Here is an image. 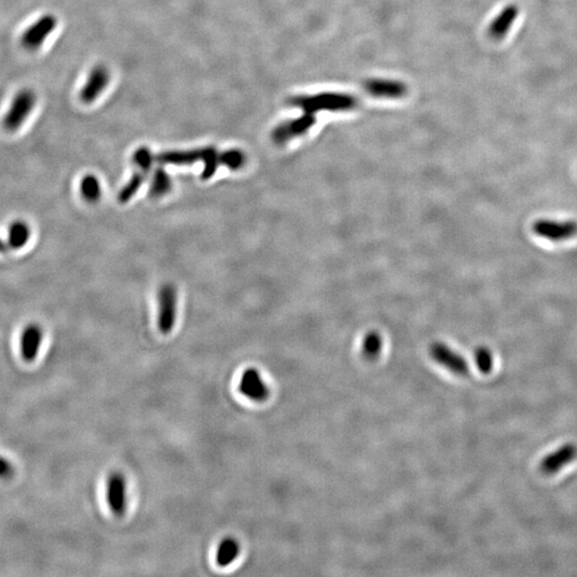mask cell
<instances>
[{
    "label": "cell",
    "instance_id": "1",
    "mask_svg": "<svg viewBox=\"0 0 577 577\" xmlns=\"http://www.w3.org/2000/svg\"><path fill=\"white\" fill-rule=\"evenodd\" d=\"M288 104L298 107L303 113L316 115L320 111H348L356 109L358 99L343 92H321L313 96H297L288 99Z\"/></svg>",
    "mask_w": 577,
    "mask_h": 577
},
{
    "label": "cell",
    "instance_id": "2",
    "mask_svg": "<svg viewBox=\"0 0 577 577\" xmlns=\"http://www.w3.org/2000/svg\"><path fill=\"white\" fill-rule=\"evenodd\" d=\"M155 161L161 165H191L202 161L204 165L201 172L202 180H210L221 165V152L213 146L194 149L186 151H166L155 155Z\"/></svg>",
    "mask_w": 577,
    "mask_h": 577
},
{
    "label": "cell",
    "instance_id": "3",
    "mask_svg": "<svg viewBox=\"0 0 577 577\" xmlns=\"http://www.w3.org/2000/svg\"><path fill=\"white\" fill-rule=\"evenodd\" d=\"M36 96L30 89H23L17 92L11 103L10 109L2 119V126L8 132L19 130L24 122L29 117L36 105Z\"/></svg>",
    "mask_w": 577,
    "mask_h": 577
},
{
    "label": "cell",
    "instance_id": "4",
    "mask_svg": "<svg viewBox=\"0 0 577 577\" xmlns=\"http://www.w3.org/2000/svg\"><path fill=\"white\" fill-rule=\"evenodd\" d=\"M159 314L157 325L159 331L164 335L171 333L178 313V291L172 284H165L159 288L157 294Z\"/></svg>",
    "mask_w": 577,
    "mask_h": 577
},
{
    "label": "cell",
    "instance_id": "5",
    "mask_svg": "<svg viewBox=\"0 0 577 577\" xmlns=\"http://www.w3.org/2000/svg\"><path fill=\"white\" fill-rule=\"evenodd\" d=\"M429 354L433 361L443 366L452 373L460 376H468L471 373L468 363L462 355L452 350L443 342H434L430 346Z\"/></svg>",
    "mask_w": 577,
    "mask_h": 577
},
{
    "label": "cell",
    "instance_id": "6",
    "mask_svg": "<svg viewBox=\"0 0 577 577\" xmlns=\"http://www.w3.org/2000/svg\"><path fill=\"white\" fill-rule=\"evenodd\" d=\"M533 231L540 238L553 242L569 240L577 234V223L573 221H559L553 219H538L533 225Z\"/></svg>",
    "mask_w": 577,
    "mask_h": 577
},
{
    "label": "cell",
    "instance_id": "7",
    "mask_svg": "<svg viewBox=\"0 0 577 577\" xmlns=\"http://www.w3.org/2000/svg\"><path fill=\"white\" fill-rule=\"evenodd\" d=\"M316 124V115L303 113L296 119L288 120L277 126L272 132V141L281 146L305 135Z\"/></svg>",
    "mask_w": 577,
    "mask_h": 577
},
{
    "label": "cell",
    "instance_id": "8",
    "mask_svg": "<svg viewBox=\"0 0 577 577\" xmlns=\"http://www.w3.org/2000/svg\"><path fill=\"white\" fill-rule=\"evenodd\" d=\"M106 499L114 516L120 518L126 514L128 507V484L126 477L119 471H114L107 479Z\"/></svg>",
    "mask_w": 577,
    "mask_h": 577
},
{
    "label": "cell",
    "instance_id": "9",
    "mask_svg": "<svg viewBox=\"0 0 577 577\" xmlns=\"http://www.w3.org/2000/svg\"><path fill=\"white\" fill-rule=\"evenodd\" d=\"M57 24V19L54 15H43L25 30L21 39V45L28 51H36L51 36Z\"/></svg>",
    "mask_w": 577,
    "mask_h": 577
},
{
    "label": "cell",
    "instance_id": "10",
    "mask_svg": "<svg viewBox=\"0 0 577 577\" xmlns=\"http://www.w3.org/2000/svg\"><path fill=\"white\" fill-rule=\"evenodd\" d=\"M239 391L247 399L255 402L266 401L270 396V388L256 368H247L243 372L239 383Z\"/></svg>",
    "mask_w": 577,
    "mask_h": 577
},
{
    "label": "cell",
    "instance_id": "11",
    "mask_svg": "<svg viewBox=\"0 0 577 577\" xmlns=\"http://www.w3.org/2000/svg\"><path fill=\"white\" fill-rule=\"evenodd\" d=\"M363 89L366 94L376 99H397L403 98L408 94V87L406 84L393 79H367L363 84Z\"/></svg>",
    "mask_w": 577,
    "mask_h": 577
},
{
    "label": "cell",
    "instance_id": "12",
    "mask_svg": "<svg viewBox=\"0 0 577 577\" xmlns=\"http://www.w3.org/2000/svg\"><path fill=\"white\" fill-rule=\"evenodd\" d=\"M111 74L104 66H96L90 71L85 86L81 88L79 98L85 104H90L98 99L109 85Z\"/></svg>",
    "mask_w": 577,
    "mask_h": 577
},
{
    "label": "cell",
    "instance_id": "13",
    "mask_svg": "<svg viewBox=\"0 0 577 577\" xmlns=\"http://www.w3.org/2000/svg\"><path fill=\"white\" fill-rule=\"evenodd\" d=\"M577 458V447L574 443H566L553 453L546 456L540 462V471L544 475H554L566 465L573 462Z\"/></svg>",
    "mask_w": 577,
    "mask_h": 577
},
{
    "label": "cell",
    "instance_id": "14",
    "mask_svg": "<svg viewBox=\"0 0 577 577\" xmlns=\"http://www.w3.org/2000/svg\"><path fill=\"white\" fill-rule=\"evenodd\" d=\"M518 15L520 8L516 4L506 6L488 25V34L490 38L493 40H503L509 34Z\"/></svg>",
    "mask_w": 577,
    "mask_h": 577
},
{
    "label": "cell",
    "instance_id": "15",
    "mask_svg": "<svg viewBox=\"0 0 577 577\" xmlns=\"http://www.w3.org/2000/svg\"><path fill=\"white\" fill-rule=\"evenodd\" d=\"M43 342L42 327L36 323L28 324L24 328L19 341L21 355L24 361L31 363L38 357Z\"/></svg>",
    "mask_w": 577,
    "mask_h": 577
},
{
    "label": "cell",
    "instance_id": "16",
    "mask_svg": "<svg viewBox=\"0 0 577 577\" xmlns=\"http://www.w3.org/2000/svg\"><path fill=\"white\" fill-rule=\"evenodd\" d=\"M31 238V228L24 221H15L9 226L8 243L9 247L13 251L24 249Z\"/></svg>",
    "mask_w": 577,
    "mask_h": 577
},
{
    "label": "cell",
    "instance_id": "17",
    "mask_svg": "<svg viewBox=\"0 0 577 577\" xmlns=\"http://www.w3.org/2000/svg\"><path fill=\"white\" fill-rule=\"evenodd\" d=\"M241 546L238 540L228 537L221 540L216 551V563L221 568L229 567L240 555Z\"/></svg>",
    "mask_w": 577,
    "mask_h": 577
},
{
    "label": "cell",
    "instance_id": "18",
    "mask_svg": "<svg viewBox=\"0 0 577 577\" xmlns=\"http://www.w3.org/2000/svg\"><path fill=\"white\" fill-rule=\"evenodd\" d=\"M171 187L172 181L168 172L164 168H157L154 171V174H153L150 189H149V194H150L151 197H163V196L169 193Z\"/></svg>",
    "mask_w": 577,
    "mask_h": 577
},
{
    "label": "cell",
    "instance_id": "19",
    "mask_svg": "<svg viewBox=\"0 0 577 577\" xmlns=\"http://www.w3.org/2000/svg\"><path fill=\"white\" fill-rule=\"evenodd\" d=\"M81 195L90 204H96L102 196V187L100 181L94 174H87L81 181Z\"/></svg>",
    "mask_w": 577,
    "mask_h": 577
},
{
    "label": "cell",
    "instance_id": "20",
    "mask_svg": "<svg viewBox=\"0 0 577 577\" xmlns=\"http://www.w3.org/2000/svg\"><path fill=\"white\" fill-rule=\"evenodd\" d=\"M383 348V338L378 331H370L365 336L361 344V353L368 361H374L380 356Z\"/></svg>",
    "mask_w": 577,
    "mask_h": 577
},
{
    "label": "cell",
    "instance_id": "21",
    "mask_svg": "<svg viewBox=\"0 0 577 577\" xmlns=\"http://www.w3.org/2000/svg\"><path fill=\"white\" fill-rule=\"evenodd\" d=\"M146 172L141 171V170L134 172V174L131 176L128 183H126V184L122 187L121 191H119L118 200H119L121 204H126V202L130 201V200L136 195L137 191H139L141 185H143L144 181H146Z\"/></svg>",
    "mask_w": 577,
    "mask_h": 577
},
{
    "label": "cell",
    "instance_id": "22",
    "mask_svg": "<svg viewBox=\"0 0 577 577\" xmlns=\"http://www.w3.org/2000/svg\"><path fill=\"white\" fill-rule=\"evenodd\" d=\"M221 165L231 170H239L246 163V155L239 149H230L221 152Z\"/></svg>",
    "mask_w": 577,
    "mask_h": 577
},
{
    "label": "cell",
    "instance_id": "23",
    "mask_svg": "<svg viewBox=\"0 0 577 577\" xmlns=\"http://www.w3.org/2000/svg\"><path fill=\"white\" fill-rule=\"evenodd\" d=\"M154 161L155 155H153L146 146H141L133 154V163L139 168V170L146 174L150 171Z\"/></svg>",
    "mask_w": 577,
    "mask_h": 577
},
{
    "label": "cell",
    "instance_id": "24",
    "mask_svg": "<svg viewBox=\"0 0 577 577\" xmlns=\"http://www.w3.org/2000/svg\"><path fill=\"white\" fill-rule=\"evenodd\" d=\"M475 361L481 373L488 374L493 369V355L486 346H479L475 351Z\"/></svg>",
    "mask_w": 577,
    "mask_h": 577
},
{
    "label": "cell",
    "instance_id": "25",
    "mask_svg": "<svg viewBox=\"0 0 577 577\" xmlns=\"http://www.w3.org/2000/svg\"><path fill=\"white\" fill-rule=\"evenodd\" d=\"M13 471H14V467H13L12 463L4 456H0V479L11 477Z\"/></svg>",
    "mask_w": 577,
    "mask_h": 577
},
{
    "label": "cell",
    "instance_id": "26",
    "mask_svg": "<svg viewBox=\"0 0 577 577\" xmlns=\"http://www.w3.org/2000/svg\"><path fill=\"white\" fill-rule=\"evenodd\" d=\"M9 249H10V247H9L8 243L4 242V241L0 238V254H6Z\"/></svg>",
    "mask_w": 577,
    "mask_h": 577
}]
</instances>
